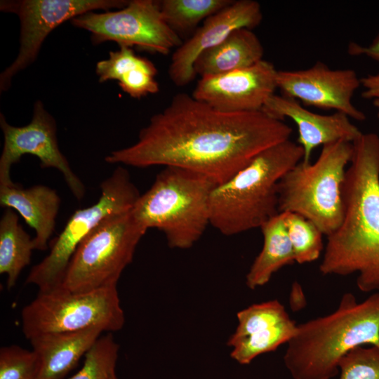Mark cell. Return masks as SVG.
I'll return each mask as SVG.
<instances>
[{"instance_id": "6", "label": "cell", "mask_w": 379, "mask_h": 379, "mask_svg": "<svg viewBox=\"0 0 379 379\" xmlns=\"http://www.w3.org/2000/svg\"><path fill=\"white\" fill-rule=\"evenodd\" d=\"M353 154L352 142L322 146L312 164L302 161L278 184L279 213H295L314 223L326 237L340 225L344 215L343 187Z\"/></svg>"}, {"instance_id": "19", "label": "cell", "mask_w": 379, "mask_h": 379, "mask_svg": "<svg viewBox=\"0 0 379 379\" xmlns=\"http://www.w3.org/2000/svg\"><path fill=\"white\" fill-rule=\"evenodd\" d=\"M263 55L256 34L249 29H238L218 45L202 52L194 63V70L201 78L218 75L250 67L262 60Z\"/></svg>"}, {"instance_id": "23", "label": "cell", "mask_w": 379, "mask_h": 379, "mask_svg": "<svg viewBox=\"0 0 379 379\" xmlns=\"http://www.w3.org/2000/svg\"><path fill=\"white\" fill-rule=\"evenodd\" d=\"M297 324L291 319L266 331L244 337L234 343L231 357L242 365L250 364L260 354L276 350L295 334Z\"/></svg>"}, {"instance_id": "25", "label": "cell", "mask_w": 379, "mask_h": 379, "mask_svg": "<svg viewBox=\"0 0 379 379\" xmlns=\"http://www.w3.org/2000/svg\"><path fill=\"white\" fill-rule=\"evenodd\" d=\"M290 318L284 305L277 300L253 304L237 314L238 324L227 345L247 335L266 331Z\"/></svg>"}, {"instance_id": "13", "label": "cell", "mask_w": 379, "mask_h": 379, "mask_svg": "<svg viewBox=\"0 0 379 379\" xmlns=\"http://www.w3.org/2000/svg\"><path fill=\"white\" fill-rule=\"evenodd\" d=\"M277 83L281 95L304 106L333 109L359 121L366 118L352 101L361 86V80L352 69H331L317 62L307 69L278 70Z\"/></svg>"}, {"instance_id": "10", "label": "cell", "mask_w": 379, "mask_h": 379, "mask_svg": "<svg viewBox=\"0 0 379 379\" xmlns=\"http://www.w3.org/2000/svg\"><path fill=\"white\" fill-rule=\"evenodd\" d=\"M70 22L90 32L93 44L114 41L119 46L165 55L182 43L164 20L159 1L131 0L121 9L87 12Z\"/></svg>"}, {"instance_id": "8", "label": "cell", "mask_w": 379, "mask_h": 379, "mask_svg": "<svg viewBox=\"0 0 379 379\" xmlns=\"http://www.w3.org/2000/svg\"><path fill=\"white\" fill-rule=\"evenodd\" d=\"M25 336L70 333L98 328L103 332L119 331L124 324L117 286L73 293L62 288L39 292L22 311Z\"/></svg>"}, {"instance_id": "32", "label": "cell", "mask_w": 379, "mask_h": 379, "mask_svg": "<svg viewBox=\"0 0 379 379\" xmlns=\"http://www.w3.org/2000/svg\"><path fill=\"white\" fill-rule=\"evenodd\" d=\"M110 379H117L116 373H114L110 378Z\"/></svg>"}, {"instance_id": "7", "label": "cell", "mask_w": 379, "mask_h": 379, "mask_svg": "<svg viewBox=\"0 0 379 379\" xmlns=\"http://www.w3.org/2000/svg\"><path fill=\"white\" fill-rule=\"evenodd\" d=\"M146 232L132 209L109 216L79 245L60 288L80 293L117 286Z\"/></svg>"}, {"instance_id": "21", "label": "cell", "mask_w": 379, "mask_h": 379, "mask_svg": "<svg viewBox=\"0 0 379 379\" xmlns=\"http://www.w3.org/2000/svg\"><path fill=\"white\" fill-rule=\"evenodd\" d=\"M33 239L19 223L16 212L6 208L0 220V273L8 289L15 286L22 270L31 262Z\"/></svg>"}, {"instance_id": "31", "label": "cell", "mask_w": 379, "mask_h": 379, "mask_svg": "<svg viewBox=\"0 0 379 379\" xmlns=\"http://www.w3.org/2000/svg\"><path fill=\"white\" fill-rule=\"evenodd\" d=\"M347 51L351 55H363L379 62V34L367 46H361L355 42L350 43Z\"/></svg>"}, {"instance_id": "15", "label": "cell", "mask_w": 379, "mask_h": 379, "mask_svg": "<svg viewBox=\"0 0 379 379\" xmlns=\"http://www.w3.org/2000/svg\"><path fill=\"white\" fill-rule=\"evenodd\" d=\"M262 19L260 5L253 0L233 1L208 18L174 51L168 68L172 82L178 86L191 83L197 76L194 63L202 52L218 45L238 29H251L257 27Z\"/></svg>"}, {"instance_id": "24", "label": "cell", "mask_w": 379, "mask_h": 379, "mask_svg": "<svg viewBox=\"0 0 379 379\" xmlns=\"http://www.w3.org/2000/svg\"><path fill=\"white\" fill-rule=\"evenodd\" d=\"M284 214L295 262L305 264L317 260L324 249L323 233L314 223L302 215L291 212Z\"/></svg>"}, {"instance_id": "12", "label": "cell", "mask_w": 379, "mask_h": 379, "mask_svg": "<svg viewBox=\"0 0 379 379\" xmlns=\"http://www.w3.org/2000/svg\"><path fill=\"white\" fill-rule=\"evenodd\" d=\"M0 127L4 136L0 157V186L13 183L10 175L12 166L19 162L22 156L30 154L39 159L42 168H52L61 172L74 197L78 201L83 199L85 186L60 151L56 121L41 100L34 103L32 117L28 124L11 125L1 113Z\"/></svg>"}, {"instance_id": "4", "label": "cell", "mask_w": 379, "mask_h": 379, "mask_svg": "<svg viewBox=\"0 0 379 379\" xmlns=\"http://www.w3.org/2000/svg\"><path fill=\"white\" fill-rule=\"evenodd\" d=\"M303 156L301 146L290 139L260 152L214 187L210 199V225L226 236L260 228L279 213V182Z\"/></svg>"}, {"instance_id": "28", "label": "cell", "mask_w": 379, "mask_h": 379, "mask_svg": "<svg viewBox=\"0 0 379 379\" xmlns=\"http://www.w3.org/2000/svg\"><path fill=\"white\" fill-rule=\"evenodd\" d=\"M40 363L33 351L17 345L0 350V379H37Z\"/></svg>"}, {"instance_id": "5", "label": "cell", "mask_w": 379, "mask_h": 379, "mask_svg": "<svg viewBox=\"0 0 379 379\" xmlns=\"http://www.w3.org/2000/svg\"><path fill=\"white\" fill-rule=\"evenodd\" d=\"M215 186L202 175L166 166L140 194L132 213L147 230L161 231L171 248H190L210 225V199Z\"/></svg>"}, {"instance_id": "11", "label": "cell", "mask_w": 379, "mask_h": 379, "mask_svg": "<svg viewBox=\"0 0 379 379\" xmlns=\"http://www.w3.org/2000/svg\"><path fill=\"white\" fill-rule=\"evenodd\" d=\"M128 0H3L0 10L20 20V46L15 59L0 74V92L8 91L14 77L37 58L45 39L56 27L85 13L121 9Z\"/></svg>"}, {"instance_id": "14", "label": "cell", "mask_w": 379, "mask_h": 379, "mask_svg": "<svg viewBox=\"0 0 379 379\" xmlns=\"http://www.w3.org/2000/svg\"><path fill=\"white\" fill-rule=\"evenodd\" d=\"M277 72L262 59L246 68L201 77L192 95L225 112L260 111L275 94Z\"/></svg>"}, {"instance_id": "27", "label": "cell", "mask_w": 379, "mask_h": 379, "mask_svg": "<svg viewBox=\"0 0 379 379\" xmlns=\"http://www.w3.org/2000/svg\"><path fill=\"white\" fill-rule=\"evenodd\" d=\"M339 379H379V343L361 345L339 362Z\"/></svg>"}, {"instance_id": "18", "label": "cell", "mask_w": 379, "mask_h": 379, "mask_svg": "<svg viewBox=\"0 0 379 379\" xmlns=\"http://www.w3.org/2000/svg\"><path fill=\"white\" fill-rule=\"evenodd\" d=\"M102 332L98 328H92L77 332L42 334L30 338L32 350L40 363L37 379H64Z\"/></svg>"}, {"instance_id": "17", "label": "cell", "mask_w": 379, "mask_h": 379, "mask_svg": "<svg viewBox=\"0 0 379 379\" xmlns=\"http://www.w3.org/2000/svg\"><path fill=\"white\" fill-rule=\"evenodd\" d=\"M61 199L56 190L36 185L27 188L13 183L0 186V206L10 208L22 217L35 231L34 249L45 251L55 228Z\"/></svg>"}, {"instance_id": "3", "label": "cell", "mask_w": 379, "mask_h": 379, "mask_svg": "<svg viewBox=\"0 0 379 379\" xmlns=\"http://www.w3.org/2000/svg\"><path fill=\"white\" fill-rule=\"evenodd\" d=\"M378 343L379 292L360 302L345 293L334 312L297 325L284 362L293 379H331L350 351Z\"/></svg>"}, {"instance_id": "30", "label": "cell", "mask_w": 379, "mask_h": 379, "mask_svg": "<svg viewBox=\"0 0 379 379\" xmlns=\"http://www.w3.org/2000/svg\"><path fill=\"white\" fill-rule=\"evenodd\" d=\"M361 86L364 91L361 96L366 100H371L377 109V117L379 118V73L368 74L360 78Z\"/></svg>"}, {"instance_id": "26", "label": "cell", "mask_w": 379, "mask_h": 379, "mask_svg": "<svg viewBox=\"0 0 379 379\" xmlns=\"http://www.w3.org/2000/svg\"><path fill=\"white\" fill-rule=\"evenodd\" d=\"M119 349L111 333L100 335L85 354L81 368L69 379H110L116 373Z\"/></svg>"}, {"instance_id": "16", "label": "cell", "mask_w": 379, "mask_h": 379, "mask_svg": "<svg viewBox=\"0 0 379 379\" xmlns=\"http://www.w3.org/2000/svg\"><path fill=\"white\" fill-rule=\"evenodd\" d=\"M262 110L277 119L288 118L295 124L297 143L303 149L302 161L305 164L310 163L312 152L317 147L340 140L353 142L363 133L345 114L315 113L305 108L298 100L284 95H272Z\"/></svg>"}, {"instance_id": "2", "label": "cell", "mask_w": 379, "mask_h": 379, "mask_svg": "<svg viewBox=\"0 0 379 379\" xmlns=\"http://www.w3.org/2000/svg\"><path fill=\"white\" fill-rule=\"evenodd\" d=\"M343 187L344 215L327 237L319 265L323 275L357 274L362 292H379V135L362 133Z\"/></svg>"}, {"instance_id": "22", "label": "cell", "mask_w": 379, "mask_h": 379, "mask_svg": "<svg viewBox=\"0 0 379 379\" xmlns=\"http://www.w3.org/2000/svg\"><path fill=\"white\" fill-rule=\"evenodd\" d=\"M232 0H161L164 20L177 34L194 30L210 16L230 5ZM179 35V34H178Z\"/></svg>"}, {"instance_id": "1", "label": "cell", "mask_w": 379, "mask_h": 379, "mask_svg": "<svg viewBox=\"0 0 379 379\" xmlns=\"http://www.w3.org/2000/svg\"><path fill=\"white\" fill-rule=\"evenodd\" d=\"M292 133L284 121L262 110L225 112L180 93L150 118L137 142L111 152L105 160L137 168L178 167L218 185Z\"/></svg>"}, {"instance_id": "9", "label": "cell", "mask_w": 379, "mask_h": 379, "mask_svg": "<svg viewBox=\"0 0 379 379\" xmlns=\"http://www.w3.org/2000/svg\"><path fill=\"white\" fill-rule=\"evenodd\" d=\"M100 188L101 193L96 203L74 212L53 241L49 253L29 272L26 282L36 285L40 293L60 288L81 242L109 216L131 210L140 196L128 171L122 166H118L102 181Z\"/></svg>"}, {"instance_id": "20", "label": "cell", "mask_w": 379, "mask_h": 379, "mask_svg": "<svg viewBox=\"0 0 379 379\" xmlns=\"http://www.w3.org/2000/svg\"><path fill=\"white\" fill-rule=\"evenodd\" d=\"M260 229L263 236L262 248L246 277V286L251 289L265 285L280 269L295 262L284 213L270 219Z\"/></svg>"}, {"instance_id": "29", "label": "cell", "mask_w": 379, "mask_h": 379, "mask_svg": "<svg viewBox=\"0 0 379 379\" xmlns=\"http://www.w3.org/2000/svg\"><path fill=\"white\" fill-rule=\"evenodd\" d=\"M157 69L146 58L140 57L137 62L128 67L118 79L121 90L133 98L140 99L149 94H155L159 86L155 77Z\"/></svg>"}]
</instances>
